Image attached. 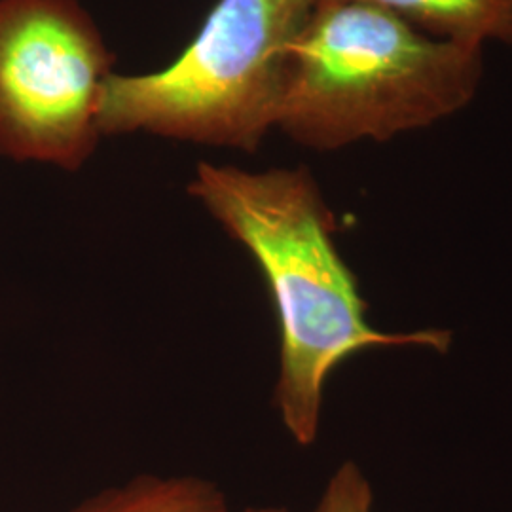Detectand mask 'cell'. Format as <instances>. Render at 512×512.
<instances>
[{
	"label": "cell",
	"mask_w": 512,
	"mask_h": 512,
	"mask_svg": "<svg viewBox=\"0 0 512 512\" xmlns=\"http://www.w3.org/2000/svg\"><path fill=\"white\" fill-rule=\"evenodd\" d=\"M188 194L249 253L266 283L279 329L274 404L296 444L317 440L327 382L351 357L374 348L450 349L448 330L370 325L357 277L334 241L332 211L306 167L202 162Z\"/></svg>",
	"instance_id": "1"
},
{
	"label": "cell",
	"mask_w": 512,
	"mask_h": 512,
	"mask_svg": "<svg viewBox=\"0 0 512 512\" xmlns=\"http://www.w3.org/2000/svg\"><path fill=\"white\" fill-rule=\"evenodd\" d=\"M482 78L480 48L366 2L321 0L294 44L275 128L317 152L382 143L467 109Z\"/></svg>",
	"instance_id": "2"
},
{
	"label": "cell",
	"mask_w": 512,
	"mask_h": 512,
	"mask_svg": "<svg viewBox=\"0 0 512 512\" xmlns=\"http://www.w3.org/2000/svg\"><path fill=\"white\" fill-rule=\"evenodd\" d=\"M319 2L219 0L169 67L110 74L101 135L148 133L255 152L275 128L294 44Z\"/></svg>",
	"instance_id": "3"
},
{
	"label": "cell",
	"mask_w": 512,
	"mask_h": 512,
	"mask_svg": "<svg viewBox=\"0 0 512 512\" xmlns=\"http://www.w3.org/2000/svg\"><path fill=\"white\" fill-rule=\"evenodd\" d=\"M112 61L76 0H0V154L80 169L103 139Z\"/></svg>",
	"instance_id": "4"
},
{
	"label": "cell",
	"mask_w": 512,
	"mask_h": 512,
	"mask_svg": "<svg viewBox=\"0 0 512 512\" xmlns=\"http://www.w3.org/2000/svg\"><path fill=\"white\" fill-rule=\"evenodd\" d=\"M71 512H230L219 484L198 475L143 473L105 488Z\"/></svg>",
	"instance_id": "5"
},
{
	"label": "cell",
	"mask_w": 512,
	"mask_h": 512,
	"mask_svg": "<svg viewBox=\"0 0 512 512\" xmlns=\"http://www.w3.org/2000/svg\"><path fill=\"white\" fill-rule=\"evenodd\" d=\"M408 21L431 37L484 50L503 40L512 19V0H357Z\"/></svg>",
	"instance_id": "6"
},
{
	"label": "cell",
	"mask_w": 512,
	"mask_h": 512,
	"mask_svg": "<svg viewBox=\"0 0 512 512\" xmlns=\"http://www.w3.org/2000/svg\"><path fill=\"white\" fill-rule=\"evenodd\" d=\"M313 512H372V488L357 463L336 469Z\"/></svg>",
	"instance_id": "7"
},
{
	"label": "cell",
	"mask_w": 512,
	"mask_h": 512,
	"mask_svg": "<svg viewBox=\"0 0 512 512\" xmlns=\"http://www.w3.org/2000/svg\"><path fill=\"white\" fill-rule=\"evenodd\" d=\"M241 512H291L285 507H249Z\"/></svg>",
	"instance_id": "8"
},
{
	"label": "cell",
	"mask_w": 512,
	"mask_h": 512,
	"mask_svg": "<svg viewBox=\"0 0 512 512\" xmlns=\"http://www.w3.org/2000/svg\"><path fill=\"white\" fill-rule=\"evenodd\" d=\"M501 42H503V44H507V46L512 50V19L511 23H509V27H507V31H505V37H503Z\"/></svg>",
	"instance_id": "9"
}]
</instances>
